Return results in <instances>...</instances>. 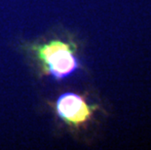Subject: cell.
Segmentation results:
<instances>
[{
    "instance_id": "6da1fadb",
    "label": "cell",
    "mask_w": 151,
    "mask_h": 150,
    "mask_svg": "<svg viewBox=\"0 0 151 150\" xmlns=\"http://www.w3.org/2000/svg\"><path fill=\"white\" fill-rule=\"evenodd\" d=\"M38 58L43 62L46 73L57 80H62L73 74L79 67L78 59L68 43L52 41L35 48Z\"/></svg>"
},
{
    "instance_id": "7a4b0ae2",
    "label": "cell",
    "mask_w": 151,
    "mask_h": 150,
    "mask_svg": "<svg viewBox=\"0 0 151 150\" xmlns=\"http://www.w3.org/2000/svg\"><path fill=\"white\" fill-rule=\"evenodd\" d=\"M56 110L58 115L65 123L72 126H79L91 118L94 107L87 103L79 95L68 92L58 98Z\"/></svg>"
}]
</instances>
